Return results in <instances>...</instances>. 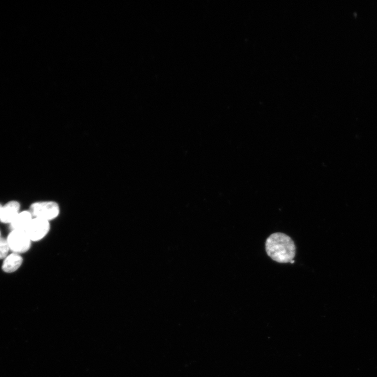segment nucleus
I'll use <instances>...</instances> for the list:
<instances>
[{
  "instance_id": "obj_10",
  "label": "nucleus",
  "mask_w": 377,
  "mask_h": 377,
  "mask_svg": "<svg viewBox=\"0 0 377 377\" xmlns=\"http://www.w3.org/2000/svg\"><path fill=\"white\" fill-rule=\"evenodd\" d=\"M1 233H0V239H1Z\"/></svg>"
},
{
  "instance_id": "obj_8",
  "label": "nucleus",
  "mask_w": 377,
  "mask_h": 377,
  "mask_svg": "<svg viewBox=\"0 0 377 377\" xmlns=\"http://www.w3.org/2000/svg\"><path fill=\"white\" fill-rule=\"evenodd\" d=\"M10 250L7 239H0V260H5L8 256Z\"/></svg>"
},
{
  "instance_id": "obj_4",
  "label": "nucleus",
  "mask_w": 377,
  "mask_h": 377,
  "mask_svg": "<svg viewBox=\"0 0 377 377\" xmlns=\"http://www.w3.org/2000/svg\"><path fill=\"white\" fill-rule=\"evenodd\" d=\"M50 229L49 221L33 218L25 232L31 241L37 242L44 239L49 232Z\"/></svg>"
},
{
  "instance_id": "obj_3",
  "label": "nucleus",
  "mask_w": 377,
  "mask_h": 377,
  "mask_svg": "<svg viewBox=\"0 0 377 377\" xmlns=\"http://www.w3.org/2000/svg\"><path fill=\"white\" fill-rule=\"evenodd\" d=\"M7 240L13 253L20 254L28 251L31 246V240L25 231L12 230Z\"/></svg>"
},
{
  "instance_id": "obj_2",
  "label": "nucleus",
  "mask_w": 377,
  "mask_h": 377,
  "mask_svg": "<svg viewBox=\"0 0 377 377\" xmlns=\"http://www.w3.org/2000/svg\"><path fill=\"white\" fill-rule=\"evenodd\" d=\"M30 211L33 218L50 221L59 215L60 209L57 203L53 201H42L33 203Z\"/></svg>"
},
{
  "instance_id": "obj_5",
  "label": "nucleus",
  "mask_w": 377,
  "mask_h": 377,
  "mask_svg": "<svg viewBox=\"0 0 377 377\" xmlns=\"http://www.w3.org/2000/svg\"><path fill=\"white\" fill-rule=\"evenodd\" d=\"M20 203L15 200L8 202L3 205L0 221L5 224H10L20 213Z\"/></svg>"
},
{
  "instance_id": "obj_7",
  "label": "nucleus",
  "mask_w": 377,
  "mask_h": 377,
  "mask_svg": "<svg viewBox=\"0 0 377 377\" xmlns=\"http://www.w3.org/2000/svg\"><path fill=\"white\" fill-rule=\"evenodd\" d=\"M23 263V258L19 254L12 253L5 260L2 266L3 270L7 273H12L16 271Z\"/></svg>"
},
{
  "instance_id": "obj_1",
  "label": "nucleus",
  "mask_w": 377,
  "mask_h": 377,
  "mask_svg": "<svg viewBox=\"0 0 377 377\" xmlns=\"http://www.w3.org/2000/svg\"><path fill=\"white\" fill-rule=\"evenodd\" d=\"M265 247L268 256L279 263H290L296 256L294 242L282 233L271 234L267 239Z\"/></svg>"
},
{
  "instance_id": "obj_9",
  "label": "nucleus",
  "mask_w": 377,
  "mask_h": 377,
  "mask_svg": "<svg viewBox=\"0 0 377 377\" xmlns=\"http://www.w3.org/2000/svg\"><path fill=\"white\" fill-rule=\"evenodd\" d=\"M2 207H3V205L1 203H0V216H1Z\"/></svg>"
},
{
  "instance_id": "obj_6",
  "label": "nucleus",
  "mask_w": 377,
  "mask_h": 377,
  "mask_svg": "<svg viewBox=\"0 0 377 377\" xmlns=\"http://www.w3.org/2000/svg\"><path fill=\"white\" fill-rule=\"evenodd\" d=\"M33 217L30 211L20 212L10 224V228L12 230L26 231Z\"/></svg>"
}]
</instances>
